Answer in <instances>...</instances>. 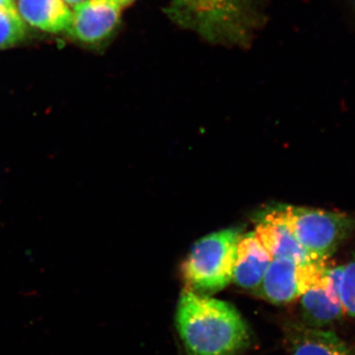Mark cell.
<instances>
[{"label":"cell","mask_w":355,"mask_h":355,"mask_svg":"<svg viewBox=\"0 0 355 355\" xmlns=\"http://www.w3.org/2000/svg\"><path fill=\"white\" fill-rule=\"evenodd\" d=\"M176 326L190 355H233L250 340L247 324L234 306L190 289L180 297Z\"/></svg>","instance_id":"cell-1"},{"label":"cell","mask_w":355,"mask_h":355,"mask_svg":"<svg viewBox=\"0 0 355 355\" xmlns=\"http://www.w3.org/2000/svg\"><path fill=\"white\" fill-rule=\"evenodd\" d=\"M241 237L236 229H226L205 236L193 245L182 266L190 291L210 295L233 282Z\"/></svg>","instance_id":"cell-2"},{"label":"cell","mask_w":355,"mask_h":355,"mask_svg":"<svg viewBox=\"0 0 355 355\" xmlns=\"http://www.w3.org/2000/svg\"><path fill=\"white\" fill-rule=\"evenodd\" d=\"M282 216L313 261H326L352 233L355 221L347 214L300 207H280Z\"/></svg>","instance_id":"cell-3"},{"label":"cell","mask_w":355,"mask_h":355,"mask_svg":"<svg viewBox=\"0 0 355 355\" xmlns=\"http://www.w3.org/2000/svg\"><path fill=\"white\" fill-rule=\"evenodd\" d=\"M326 263H299L288 258L272 259L258 292L273 304L299 299L323 277Z\"/></svg>","instance_id":"cell-4"},{"label":"cell","mask_w":355,"mask_h":355,"mask_svg":"<svg viewBox=\"0 0 355 355\" xmlns=\"http://www.w3.org/2000/svg\"><path fill=\"white\" fill-rule=\"evenodd\" d=\"M343 266L327 268L323 277L300 297L301 314L310 328L322 329L345 315L340 298Z\"/></svg>","instance_id":"cell-5"},{"label":"cell","mask_w":355,"mask_h":355,"mask_svg":"<svg viewBox=\"0 0 355 355\" xmlns=\"http://www.w3.org/2000/svg\"><path fill=\"white\" fill-rule=\"evenodd\" d=\"M121 9L113 0H88L73 9L67 32L83 43H101L119 25Z\"/></svg>","instance_id":"cell-6"},{"label":"cell","mask_w":355,"mask_h":355,"mask_svg":"<svg viewBox=\"0 0 355 355\" xmlns=\"http://www.w3.org/2000/svg\"><path fill=\"white\" fill-rule=\"evenodd\" d=\"M272 259L288 258L299 263H314L287 225L279 209L268 211L254 232ZM323 263V261H322Z\"/></svg>","instance_id":"cell-7"},{"label":"cell","mask_w":355,"mask_h":355,"mask_svg":"<svg viewBox=\"0 0 355 355\" xmlns=\"http://www.w3.org/2000/svg\"><path fill=\"white\" fill-rule=\"evenodd\" d=\"M272 260L254 232L243 236L238 244L233 282L242 288L258 291Z\"/></svg>","instance_id":"cell-8"},{"label":"cell","mask_w":355,"mask_h":355,"mask_svg":"<svg viewBox=\"0 0 355 355\" xmlns=\"http://www.w3.org/2000/svg\"><path fill=\"white\" fill-rule=\"evenodd\" d=\"M12 6L23 22L43 31H67L71 11L64 0H12Z\"/></svg>","instance_id":"cell-9"},{"label":"cell","mask_w":355,"mask_h":355,"mask_svg":"<svg viewBox=\"0 0 355 355\" xmlns=\"http://www.w3.org/2000/svg\"><path fill=\"white\" fill-rule=\"evenodd\" d=\"M291 355H355L330 331L310 328L300 331L292 345Z\"/></svg>","instance_id":"cell-10"},{"label":"cell","mask_w":355,"mask_h":355,"mask_svg":"<svg viewBox=\"0 0 355 355\" xmlns=\"http://www.w3.org/2000/svg\"><path fill=\"white\" fill-rule=\"evenodd\" d=\"M25 33L24 22L14 7L0 8V50L20 43Z\"/></svg>","instance_id":"cell-11"},{"label":"cell","mask_w":355,"mask_h":355,"mask_svg":"<svg viewBox=\"0 0 355 355\" xmlns=\"http://www.w3.org/2000/svg\"><path fill=\"white\" fill-rule=\"evenodd\" d=\"M340 298L345 315L355 318V259L343 266Z\"/></svg>","instance_id":"cell-12"},{"label":"cell","mask_w":355,"mask_h":355,"mask_svg":"<svg viewBox=\"0 0 355 355\" xmlns=\"http://www.w3.org/2000/svg\"><path fill=\"white\" fill-rule=\"evenodd\" d=\"M64 1L69 8L71 7V8L74 9L76 7L84 3V2L88 1V0H64Z\"/></svg>","instance_id":"cell-13"},{"label":"cell","mask_w":355,"mask_h":355,"mask_svg":"<svg viewBox=\"0 0 355 355\" xmlns=\"http://www.w3.org/2000/svg\"><path fill=\"white\" fill-rule=\"evenodd\" d=\"M180 6H195V4L202 3V0H176Z\"/></svg>","instance_id":"cell-14"},{"label":"cell","mask_w":355,"mask_h":355,"mask_svg":"<svg viewBox=\"0 0 355 355\" xmlns=\"http://www.w3.org/2000/svg\"><path fill=\"white\" fill-rule=\"evenodd\" d=\"M113 1L116 2V3H118L119 6L123 8V7L130 6L135 0H113Z\"/></svg>","instance_id":"cell-15"},{"label":"cell","mask_w":355,"mask_h":355,"mask_svg":"<svg viewBox=\"0 0 355 355\" xmlns=\"http://www.w3.org/2000/svg\"><path fill=\"white\" fill-rule=\"evenodd\" d=\"M13 7L12 0H0V8H8Z\"/></svg>","instance_id":"cell-16"}]
</instances>
